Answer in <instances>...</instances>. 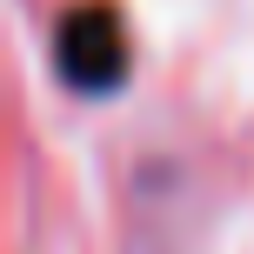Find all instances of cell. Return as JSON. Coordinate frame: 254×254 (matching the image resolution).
I'll use <instances>...</instances> for the list:
<instances>
[{
    "label": "cell",
    "mask_w": 254,
    "mask_h": 254,
    "mask_svg": "<svg viewBox=\"0 0 254 254\" xmlns=\"http://www.w3.org/2000/svg\"><path fill=\"white\" fill-rule=\"evenodd\" d=\"M54 61L61 74L74 80L80 94H107L121 87V67H127V27L114 7H74L54 34Z\"/></svg>",
    "instance_id": "cell-1"
}]
</instances>
